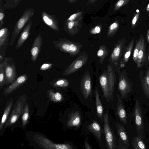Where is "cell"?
Listing matches in <instances>:
<instances>
[{
    "mask_svg": "<svg viewBox=\"0 0 149 149\" xmlns=\"http://www.w3.org/2000/svg\"><path fill=\"white\" fill-rule=\"evenodd\" d=\"M99 81L102 88L103 95L107 101H112L113 97L115 78L114 73L111 67L100 76Z\"/></svg>",
    "mask_w": 149,
    "mask_h": 149,
    "instance_id": "obj_1",
    "label": "cell"
},
{
    "mask_svg": "<svg viewBox=\"0 0 149 149\" xmlns=\"http://www.w3.org/2000/svg\"><path fill=\"white\" fill-rule=\"evenodd\" d=\"M34 9L31 8L26 9L21 17L16 22L9 41V45L12 46L26 24L33 15Z\"/></svg>",
    "mask_w": 149,
    "mask_h": 149,
    "instance_id": "obj_2",
    "label": "cell"
},
{
    "mask_svg": "<svg viewBox=\"0 0 149 149\" xmlns=\"http://www.w3.org/2000/svg\"><path fill=\"white\" fill-rule=\"evenodd\" d=\"M34 139L38 144L43 149H74L69 144L55 143L40 134L35 135Z\"/></svg>",
    "mask_w": 149,
    "mask_h": 149,
    "instance_id": "obj_3",
    "label": "cell"
},
{
    "mask_svg": "<svg viewBox=\"0 0 149 149\" xmlns=\"http://www.w3.org/2000/svg\"><path fill=\"white\" fill-rule=\"evenodd\" d=\"M104 131L108 149H116V138L109 124L107 111L103 116Z\"/></svg>",
    "mask_w": 149,
    "mask_h": 149,
    "instance_id": "obj_4",
    "label": "cell"
},
{
    "mask_svg": "<svg viewBox=\"0 0 149 149\" xmlns=\"http://www.w3.org/2000/svg\"><path fill=\"white\" fill-rule=\"evenodd\" d=\"M134 115L137 136L143 140L144 138V124L142 109L140 103L137 100L135 102Z\"/></svg>",
    "mask_w": 149,
    "mask_h": 149,
    "instance_id": "obj_5",
    "label": "cell"
},
{
    "mask_svg": "<svg viewBox=\"0 0 149 149\" xmlns=\"http://www.w3.org/2000/svg\"><path fill=\"white\" fill-rule=\"evenodd\" d=\"M9 58H6L3 61L5 73L4 85L12 84L17 77L15 64L14 62H9Z\"/></svg>",
    "mask_w": 149,
    "mask_h": 149,
    "instance_id": "obj_6",
    "label": "cell"
},
{
    "mask_svg": "<svg viewBox=\"0 0 149 149\" xmlns=\"http://www.w3.org/2000/svg\"><path fill=\"white\" fill-rule=\"evenodd\" d=\"M25 100V98L22 97L18 99L16 102L14 108H13L10 116L6 123V127L10 126L15 123L18 119L20 116L22 114Z\"/></svg>",
    "mask_w": 149,
    "mask_h": 149,
    "instance_id": "obj_7",
    "label": "cell"
},
{
    "mask_svg": "<svg viewBox=\"0 0 149 149\" xmlns=\"http://www.w3.org/2000/svg\"><path fill=\"white\" fill-rule=\"evenodd\" d=\"M80 90L84 97L87 99L92 92V86L90 73L87 71L80 81Z\"/></svg>",
    "mask_w": 149,
    "mask_h": 149,
    "instance_id": "obj_8",
    "label": "cell"
},
{
    "mask_svg": "<svg viewBox=\"0 0 149 149\" xmlns=\"http://www.w3.org/2000/svg\"><path fill=\"white\" fill-rule=\"evenodd\" d=\"M118 88L122 99L125 98L132 90L130 82L124 74H120L119 76Z\"/></svg>",
    "mask_w": 149,
    "mask_h": 149,
    "instance_id": "obj_9",
    "label": "cell"
},
{
    "mask_svg": "<svg viewBox=\"0 0 149 149\" xmlns=\"http://www.w3.org/2000/svg\"><path fill=\"white\" fill-rule=\"evenodd\" d=\"M28 79V76L26 74L20 76L10 85L4 89L3 95H6L11 93L24 84Z\"/></svg>",
    "mask_w": 149,
    "mask_h": 149,
    "instance_id": "obj_10",
    "label": "cell"
},
{
    "mask_svg": "<svg viewBox=\"0 0 149 149\" xmlns=\"http://www.w3.org/2000/svg\"><path fill=\"white\" fill-rule=\"evenodd\" d=\"M117 133L119 137V145L125 149H128L129 145V138L124 127L119 123L116 124Z\"/></svg>",
    "mask_w": 149,
    "mask_h": 149,
    "instance_id": "obj_11",
    "label": "cell"
},
{
    "mask_svg": "<svg viewBox=\"0 0 149 149\" xmlns=\"http://www.w3.org/2000/svg\"><path fill=\"white\" fill-rule=\"evenodd\" d=\"M43 44V40L40 34H39L35 38L31 49V59L35 61L40 52Z\"/></svg>",
    "mask_w": 149,
    "mask_h": 149,
    "instance_id": "obj_12",
    "label": "cell"
},
{
    "mask_svg": "<svg viewBox=\"0 0 149 149\" xmlns=\"http://www.w3.org/2000/svg\"><path fill=\"white\" fill-rule=\"evenodd\" d=\"M41 15L42 19L45 24L52 29L59 31L58 21L55 16L45 11L42 13Z\"/></svg>",
    "mask_w": 149,
    "mask_h": 149,
    "instance_id": "obj_13",
    "label": "cell"
},
{
    "mask_svg": "<svg viewBox=\"0 0 149 149\" xmlns=\"http://www.w3.org/2000/svg\"><path fill=\"white\" fill-rule=\"evenodd\" d=\"M32 20L31 19L29 20L23 29L21 35L17 41L15 46L17 49H19L28 38L29 32L32 26Z\"/></svg>",
    "mask_w": 149,
    "mask_h": 149,
    "instance_id": "obj_14",
    "label": "cell"
},
{
    "mask_svg": "<svg viewBox=\"0 0 149 149\" xmlns=\"http://www.w3.org/2000/svg\"><path fill=\"white\" fill-rule=\"evenodd\" d=\"M117 102L116 106V113L119 119L124 124L127 123V115L122 98L119 94L117 95Z\"/></svg>",
    "mask_w": 149,
    "mask_h": 149,
    "instance_id": "obj_15",
    "label": "cell"
},
{
    "mask_svg": "<svg viewBox=\"0 0 149 149\" xmlns=\"http://www.w3.org/2000/svg\"><path fill=\"white\" fill-rule=\"evenodd\" d=\"M10 32L7 27H4L0 30V49L1 52L5 51L8 42Z\"/></svg>",
    "mask_w": 149,
    "mask_h": 149,
    "instance_id": "obj_16",
    "label": "cell"
},
{
    "mask_svg": "<svg viewBox=\"0 0 149 149\" xmlns=\"http://www.w3.org/2000/svg\"><path fill=\"white\" fill-rule=\"evenodd\" d=\"M145 51V41L142 36L136 62L138 68L142 66L146 60Z\"/></svg>",
    "mask_w": 149,
    "mask_h": 149,
    "instance_id": "obj_17",
    "label": "cell"
},
{
    "mask_svg": "<svg viewBox=\"0 0 149 149\" xmlns=\"http://www.w3.org/2000/svg\"><path fill=\"white\" fill-rule=\"evenodd\" d=\"M81 117L79 112L75 111L72 112L69 116L67 121L69 127L78 126L81 123Z\"/></svg>",
    "mask_w": 149,
    "mask_h": 149,
    "instance_id": "obj_18",
    "label": "cell"
},
{
    "mask_svg": "<svg viewBox=\"0 0 149 149\" xmlns=\"http://www.w3.org/2000/svg\"><path fill=\"white\" fill-rule=\"evenodd\" d=\"M13 102V99L11 98L10 100L6 104L0 123V131L2 129L4 124L7 120L8 117L12 107Z\"/></svg>",
    "mask_w": 149,
    "mask_h": 149,
    "instance_id": "obj_19",
    "label": "cell"
},
{
    "mask_svg": "<svg viewBox=\"0 0 149 149\" xmlns=\"http://www.w3.org/2000/svg\"><path fill=\"white\" fill-rule=\"evenodd\" d=\"M88 129L93 133L97 139L100 141L101 140V128L100 125L95 121H94L87 127Z\"/></svg>",
    "mask_w": 149,
    "mask_h": 149,
    "instance_id": "obj_20",
    "label": "cell"
},
{
    "mask_svg": "<svg viewBox=\"0 0 149 149\" xmlns=\"http://www.w3.org/2000/svg\"><path fill=\"white\" fill-rule=\"evenodd\" d=\"M95 102L96 107V114L98 118L103 121L102 114L103 111V107L100 100L97 88L95 91Z\"/></svg>",
    "mask_w": 149,
    "mask_h": 149,
    "instance_id": "obj_21",
    "label": "cell"
},
{
    "mask_svg": "<svg viewBox=\"0 0 149 149\" xmlns=\"http://www.w3.org/2000/svg\"><path fill=\"white\" fill-rule=\"evenodd\" d=\"M142 87L146 97L149 98V68L142 80Z\"/></svg>",
    "mask_w": 149,
    "mask_h": 149,
    "instance_id": "obj_22",
    "label": "cell"
},
{
    "mask_svg": "<svg viewBox=\"0 0 149 149\" xmlns=\"http://www.w3.org/2000/svg\"><path fill=\"white\" fill-rule=\"evenodd\" d=\"M133 149H147L142 140L139 136H133L132 140Z\"/></svg>",
    "mask_w": 149,
    "mask_h": 149,
    "instance_id": "obj_23",
    "label": "cell"
},
{
    "mask_svg": "<svg viewBox=\"0 0 149 149\" xmlns=\"http://www.w3.org/2000/svg\"><path fill=\"white\" fill-rule=\"evenodd\" d=\"M48 93L50 99L54 102H60L63 100V96L59 92H54L53 91L50 90L48 91Z\"/></svg>",
    "mask_w": 149,
    "mask_h": 149,
    "instance_id": "obj_24",
    "label": "cell"
},
{
    "mask_svg": "<svg viewBox=\"0 0 149 149\" xmlns=\"http://www.w3.org/2000/svg\"><path fill=\"white\" fill-rule=\"evenodd\" d=\"M21 0H8L6 1L3 5V10L13 9L19 4Z\"/></svg>",
    "mask_w": 149,
    "mask_h": 149,
    "instance_id": "obj_25",
    "label": "cell"
},
{
    "mask_svg": "<svg viewBox=\"0 0 149 149\" xmlns=\"http://www.w3.org/2000/svg\"><path fill=\"white\" fill-rule=\"evenodd\" d=\"M134 40H132L129 43L124 55V61L127 63L128 61L133 49Z\"/></svg>",
    "mask_w": 149,
    "mask_h": 149,
    "instance_id": "obj_26",
    "label": "cell"
},
{
    "mask_svg": "<svg viewBox=\"0 0 149 149\" xmlns=\"http://www.w3.org/2000/svg\"><path fill=\"white\" fill-rule=\"evenodd\" d=\"M29 116V109L28 105L25 106L22 116V122L23 127H24L28 122Z\"/></svg>",
    "mask_w": 149,
    "mask_h": 149,
    "instance_id": "obj_27",
    "label": "cell"
},
{
    "mask_svg": "<svg viewBox=\"0 0 149 149\" xmlns=\"http://www.w3.org/2000/svg\"><path fill=\"white\" fill-rule=\"evenodd\" d=\"M5 73L3 61L0 64V89L4 85Z\"/></svg>",
    "mask_w": 149,
    "mask_h": 149,
    "instance_id": "obj_28",
    "label": "cell"
},
{
    "mask_svg": "<svg viewBox=\"0 0 149 149\" xmlns=\"http://www.w3.org/2000/svg\"><path fill=\"white\" fill-rule=\"evenodd\" d=\"M142 36V35H141L140 38L137 42L134 51L133 59L134 61L136 63L137 62L138 53L140 49Z\"/></svg>",
    "mask_w": 149,
    "mask_h": 149,
    "instance_id": "obj_29",
    "label": "cell"
},
{
    "mask_svg": "<svg viewBox=\"0 0 149 149\" xmlns=\"http://www.w3.org/2000/svg\"><path fill=\"white\" fill-rule=\"evenodd\" d=\"M69 84V81L68 80L62 79L57 81L53 85L55 87H65L68 86Z\"/></svg>",
    "mask_w": 149,
    "mask_h": 149,
    "instance_id": "obj_30",
    "label": "cell"
},
{
    "mask_svg": "<svg viewBox=\"0 0 149 149\" xmlns=\"http://www.w3.org/2000/svg\"><path fill=\"white\" fill-rule=\"evenodd\" d=\"M2 1H0V27L1 28L3 25L4 23V19L5 17L4 10L2 6Z\"/></svg>",
    "mask_w": 149,
    "mask_h": 149,
    "instance_id": "obj_31",
    "label": "cell"
},
{
    "mask_svg": "<svg viewBox=\"0 0 149 149\" xmlns=\"http://www.w3.org/2000/svg\"><path fill=\"white\" fill-rule=\"evenodd\" d=\"M138 12L135 15L132 21V27L134 26L136 24L140 15V12L139 10H138Z\"/></svg>",
    "mask_w": 149,
    "mask_h": 149,
    "instance_id": "obj_32",
    "label": "cell"
},
{
    "mask_svg": "<svg viewBox=\"0 0 149 149\" xmlns=\"http://www.w3.org/2000/svg\"><path fill=\"white\" fill-rule=\"evenodd\" d=\"M130 1V0H120L117 2L116 5L117 7H120L127 4Z\"/></svg>",
    "mask_w": 149,
    "mask_h": 149,
    "instance_id": "obj_33",
    "label": "cell"
},
{
    "mask_svg": "<svg viewBox=\"0 0 149 149\" xmlns=\"http://www.w3.org/2000/svg\"><path fill=\"white\" fill-rule=\"evenodd\" d=\"M120 46H118L116 47L113 52V54L114 56L116 58L118 57L120 55V52L121 48Z\"/></svg>",
    "mask_w": 149,
    "mask_h": 149,
    "instance_id": "obj_34",
    "label": "cell"
},
{
    "mask_svg": "<svg viewBox=\"0 0 149 149\" xmlns=\"http://www.w3.org/2000/svg\"><path fill=\"white\" fill-rule=\"evenodd\" d=\"M52 65L50 63H45L42 64L41 66L40 69L41 70H45L50 68Z\"/></svg>",
    "mask_w": 149,
    "mask_h": 149,
    "instance_id": "obj_35",
    "label": "cell"
},
{
    "mask_svg": "<svg viewBox=\"0 0 149 149\" xmlns=\"http://www.w3.org/2000/svg\"><path fill=\"white\" fill-rule=\"evenodd\" d=\"M118 24L116 23H114L112 24L110 26V29L112 30L118 27Z\"/></svg>",
    "mask_w": 149,
    "mask_h": 149,
    "instance_id": "obj_36",
    "label": "cell"
},
{
    "mask_svg": "<svg viewBox=\"0 0 149 149\" xmlns=\"http://www.w3.org/2000/svg\"><path fill=\"white\" fill-rule=\"evenodd\" d=\"M70 51L72 52H74L77 50V47L74 45L71 44L70 45Z\"/></svg>",
    "mask_w": 149,
    "mask_h": 149,
    "instance_id": "obj_37",
    "label": "cell"
},
{
    "mask_svg": "<svg viewBox=\"0 0 149 149\" xmlns=\"http://www.w3.org/2000/svg\"><path fill=\"white\" fill-rule=\"evenodd\" d=\"M74 22L73 21L69 22L68 23V26L69 29H71L73 26Z\"/></svg>",
    "mask_w": 149,
    "mask_h": 149,
    "instance_id": "obj_38",
    "label": "cell"
},
{
    "mask_svg": "<svg viewBox=\"0 0 149 149\" xmlns=\"http://www.w3.org/2000/svg\"><path fill=\"white\" fill-rule=\"evenodd\" d=\"M77 14H74L71 15L69 17V19L70 21H73L76 17Z\"/></svg>",
    "mask_w": 149,
    "mask_h": 149,
    "instance_id": "obj_39",
    "label": "cell"
},
{
    "mask_svg": "<svg viewBox=\"0 0 149 149\" xmlns=\"http://www.w3.org/2000/svg\"><path fill=\"white\" fill-rule=\"evenodd\" d=\"M104 53V52L103 50L102 49H100L98 50L97 52V55L99 56H102Z\"/></svg>",
    "mask_w": 149,
    "mask_h": 149,
    "instance_id": "obj_40",
    "label": "cell"
},
{
    "mask_svg": "<svg viewBox=\"0 0 149 149\" xmlns=\"http://www.w3.org/2000/svg\"><path fill=\"white\" fill-rule=\"evenodd\" d=\"M85 147L86 149H92L88 142L85 141L84 142Z\"/></svg>",
    "mask_w": 149,
    "mask_h": 149,
    "instance_id": "obj_41",
    "label": "cell"
},
{
    "mask_svg": "<svg viewBox=\"0 0 149 149\" xmlns=\"http://www.w3.org/2000/svg\"><path fill=\"white\" fill-rule=\"evenodd\" d=\"M95 30L97 33H99L100 31V28L98 26H96L95 28Z\"/></svg>",
    "mask_w": 149,
    "mask_h": 149,
    "instance_id": "obj_42",
    "label": "cell"
},
{
    "mask_svg": "<svg viewBox=\"0 0 149 149\" xmlns=\"http://www.w3.org/2000/svg\"><path fill=\"white\" fill-rule=\"evenodd\" d=\"M146 38L149 44V28L148 30L146 35Z\"/></svg>",
    "mask_w": 149,
    "mask_h": 149,
    "instance_id": "obj_43",
    "label": "cell"
},
{
    "mask_svg": "<svg viewBox=\"0 0 149 149\" xmlns=\"http://www.w3.org/2000/svg\"><path fill=\"white\" fill-rule=\"evenodd\" d=\"M116 149H125L123 147L119 145L117 146Z\"/></svg>",
    "mask_w": 149,
    "mask_h": 149,
    "instance_id": "obj_44",
    "label": "cell"
},
{
    "mask_svg": "<svg viewBox=\"0 0 149 149\" xmlns=\"http://www.w3.org/2000/svg\"><path fill=\"white\" fill-rule=\"evenodd\" d=\"M146 11L149 12V3L148 5L146 8Z\"/></svg>",
    "mask_w": 149,
    "mask_h": 149,
    "instance_id": "obj_45",
    "label": "cell"
},
{
    "mask_svg": "<svg viewBox=\"0 0 149 149\" xmlns=\"http://www.w3.org/2000/svg\"><path fill=\"white\" fill-rule=\"evenodd\" d=\"M148 61H149V47L148 50Z\"/></svg>",
    "mask_w": 149,
    "mask_h": 149,
    "instance_id": "obj_46",
    "label": "cell"
},
{
    "mask_svg": "<svg viewBox=\"0 0 149 149\" xmlns=\"http://www.w3.org/2000/svg\"><path fill=\"white\" fill-rule=\"evenodd\" d=\"M3 58V57L0 54V60L1 61L2 60Z\"/></svg>",
    "mask_w": 149,
    "mask_h": 149,
    "instance_id": "obj_47",
    "label": "cell"
},
{
    "mask_svg": "<svg viewBox=\"0 0 149 149\" xmlns=\"http://www.w3.org/2000/svg\"></svg>",
    "mask_w": 149,
    "mask_h": 149,
    "instance_id": "obj_48",
    "label": "cell"
}]
</instances>
